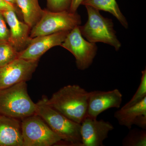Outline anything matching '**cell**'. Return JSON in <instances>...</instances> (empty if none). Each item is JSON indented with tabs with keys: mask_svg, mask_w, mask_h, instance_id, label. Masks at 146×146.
<instances>
[{
	"mask_svg": "<svg viewBox=\"0 0 146 146\" xmlns=\"http://www.w3.org/2000/svg\"><path fill=\"white\" fill-rule=\"evenodd\" d=\"M85 7L88 21L83 26H79L82 36L89 42H102L114 47L116 51L119 50L121 44L116 35L112 20L102 16L96 9L88 5Z\"/></svg>",
	"mask_w": 146,
	"mask_h": 146,
	"instance_id": "277c9868",
	"label": "cell"
},
{
	"mask_svg": "<svg viewBox=\"0 0 146 146\" xmlns=\"http://www.w3.org/2000/svg\"><path fill=\"white\" fill-rule=\"evenodd\" d=\"M46 98L43 96L36 104V115L41 117L62 141L72 146H82L81 124L72 121L50 106L47 104Z\"/></svg>",
	"mask_w": 146,
	"mask_h": 146,
	"instance_id": "3957f363",
	"label": "cell"
},
{
	"mask_svg": "<svg viewBox=\"0 0 146 146\" xmlns=\"http://www.w3.org/2000/svg\"><path fill=\"white\" fill-rule=\"evenodd\" d=\"M23 146L56 145L62 141L41 117L33 115L22 119Z\"/></svg>",
	"mask_w": 146,
	"mask_h": 146,
	"instance_id": "8992f818",
	"label": "cell"
},
{
	"mask_svg": "<svg viewBox=\"0 0 146 146\" xmlns=\"http://www.w3.org/2000/svg\"><path fill=\"white\" fill-rule=\"evenodd\" d=\"M16 5L21 9L24 22L31 28L40 21L44 13L38 0H16Z\"/></svg>",
	"mask_w": 146,
	"mask_h": 146,
	"instance_id": "9a60e30c",
	"label": "cell"
},
{
	"mask_svg": "<svg viewBox=\"0 0 146 146\" xmlns=\"http://www.w3.org/2000/svg\"><path fill=\"white\" fill-rule=\"evenodd\" d=\"M81 23V17L77 12L44 10L40 21L32 28L30 36L33 38L59 32L70 31Z\"/></svg>",
	"mask_w": 146,
	"mask_h": 146,
	"instance_id": "5b68a950",
	"label": "cell"
},
{
	"mask_svg": "<svg viewBox=\"0 0 146 146\" xmlns=\"http://www.w3.org/2000/svg\"><path fill=\"white\" fill-rule=\"evenodd\" d=\"M70 31L56 33L32 38L27 46L18 53V58L39 60L42 55L53 47L60 46Z\"/></svg>",
	"mask_w": 146,
	"mask_h": 146,
	"instance_id": "9c48e42d",
	"label": "cell"
},
{
	"mask_svg": "<svg viewBox=\"0 0 146 146\" xmlns=\"http://www.w3.org/2000/svg\"><path fill=\"white\" fill-rule=\"evenodd\" d=\"M90 92L77 84L63 86L53 94L47 104L72 121L81 124L87 117Z\"/></svg>",
	"mask_w": 146,
	"mask_h": 146,
	"instance_id": "6da1fadb",
	"label": "cell"
},
{
	"mask_svg": "<svg viewBox=\"0 0 146 146\" xmlns=\"http://www.w3.org/2000/svg\"><path fill=\"white\" fill-rule=\"evenodd\" d=\"M47 5L50 11H69L72 0H47Z\"/></svg>",
	"mask_w": 146,
	"mask_h": 146,
	"instance_id": "ffe728a7",
	"label": "cell"
},
{
	"mask_svg": "<svg viewBox=\"0 0 146 146\" xmlns=\"http://www.w3.org/2000/svg\"><path fill=\"white\" fill-rule=\"evenodd\" d=\"M1 11L9 27V42L20 52L27 46L31 40L30 34L31 28L18 19L15 10Z\"/></svg>",
	"mask_w": 146,
	"mask_h": 146,
	"instance_id": "7c38bea8",
	"label": "cell"
},
{
	"mask_svg": "<svg viewBox=\"0 0 146 146\" xmlns=\"http://www.w3.org/2000/svg\"><path fill=\"white\" fill-rule=\"evenodd\" d=\"M143 115H146V97L132 106L117 110L114 117L120 125L131 129L137 118Z\"/></svg>",
	"mask_w": 146,
	"mask_h": 146,
	"instance_id": "5bb4252c",
	"label": "cell"
},
{
	"mask_svg": "<svg viewBox=\"0 0 146 146\" xmlns=\"http://www.w3.org/2000/svg\"><path fill=\"white\" fill-rule=\"evenodd\" d=\"M26 82L0 89V115L22 120L36 114V104L29 96Z\"/></svg>",
	"mask_w": 146,
	"mask_h": 146,
	"instance_id": "7a4b0ae2",
	"label": "cell"
},
{
	"mask_svg": "<svg viewBox=\"0 0 146 146\" xmlns=\"http://www.w3.org/2000/svg\"><path fill=\"white\" fill-rule=\"evenodd\" d=\"M0 146H23L20 119L0 115Z\"/></svg>",
	"mask_w": 146,
	"mask_h": 146,
	"instance_id": "4fadbf2b",
	"label": "cell"
},
{
	"mask_svg": "<svg viewBox=\"0 0 146 146\" xmlns=\"http://www.w3.org/2000/svg\"><path fill=\"white\" fill-rule=\"evenodd\" d=\"M7 10H13L16 11V7L7 2L5 0H0V11Z\"/></svg>",
	"mask_w": 146,
	"mask_h": 146,
	"instance_id": "603a6c76",
	"label": "cell"
},
{
	"mask_svg": "<svg viewBox=\"0 0 146 146\" xmlns=\"http://www.w3.org/2000/svg\"><path fill=\"white\" fill-rule=\"evenodd\" d=\"M81 5L90 6L99 11L109 12L117 19L124 27L128 28L126 19L121 12L116 0H83Z\"/></svg>",
	"mask_w": 146,
	"mask_h": 146,
	"instance_id": "2e32d148",
	"label": "cell"
},
{
	"mask_svg": "<svg viewBox=\"0 0 146 146\" xmlns=\"http://www.w3.org/2000/svg\"><path fill=\"white\" fill-rule=\"evenodd\" d=\"M9 30L7 26L4 17L0 11V42L9 41Z\"/></svg>",
	"mask_w": 146,
	"mask_h": 146,
	"instance_id": "44dd1931",
	"label": "cell"
},
{
	"mask_svg": "<svg viewBox=\"0 0 146 146\" xmlns=\"http://www.w3.org/2000/svg\"><path fill=\"white\" fill-rule=\"evenodd\" d=\"M6 2L14 6L16 5V0H5ZM16 7V6H15Z\"/></svg>",
	"mask_w": 146,
	"mask_h": 146,
	"instance_id": "d4e9b609",
	"label": "cell"
},
{
	"mask_svg": "<svg viewBox=\"0 0 146 146\" xmlns=\"http://www.w3.org/2000/svg\"><path fill=\"white\" fill-rule=\"evenodd\" d=\"M123 101V95L119 89L108 91L90 92L87 117L97 119L102 112L112 108H119Z\"/></svg>",
	"mask_w": 146,
	"mask_h": 146,
	"instance_id": "8fae6325",
	"label": "cell"
},
{
	"mask_svg": "<svg viewBox=\"0 0 146 146\" xmlns=\"http://www.w3.org/2000/svg\"><path fill=\"white\" fill-rule=\"evenodd\" d=\"M83 0H72L69 11L71 13H76L80 5H81Z\"/></svg>",
	"mask_w": 146,
	"mask_h": 146,
	"instance_id": "cb8c5ba5",
	"label": "cell"
},
{
	"mask_svg": "<svg viewBox=\"0 0 146 146\" xmlns=\"http://www.w3.org/2000/svg\"><path fill=\"white\" fill-rule=\"evenodd\" d=\"M134 125L138 126L143 129H146V115H140L135 121Z\"/></svg>",
	"mask_w": 146,
	"mask_h": 146,
	"instance_id": "7402d4cb",
	"label": "cell"
},
{
	"mask_svg": "<svg viewBox=\"0 0 146 146\" xmlns=\"http://www.w3.org/2000/svg\"><path fill=\"white\" fill-rule=\"evenodd\" d=\"M146 129H132L124 138L122 145L124 146H146Z\"/></svg>",
	"mask_w": 146,
	"mask_h": 146,
	"instance_id": "ac0fdd59",
	"label": "cell"
},
{
	"mask_svg": "<svg viewBox=\"0 0 146 146\" xmlns=\"http://www.w3.org/2000/svg\"><path fill=\"white\" fill-rule=\"evenodd\" d=\"M114 129L109 121L86 117L81 123L82 146H102L109 132Z\"/></svg>",
	"mask_w": 146,
	"mask_h": 146,
	"instance_id": "30bf717a",
	"label": "cell"
},
{
	"mask_svg": "<svg viewBox=\"0 0 146 146\" xmlns=\"http://www.w3.org/2000/svg\"><path fill=\"white\" fill-rule=\"evenodd\" d=\"M146 97V70L142 71V76L140 85L135 94L130 100L125 104L122 108H127L141 101Z\"/></svg>",
	"mask_w": 146,
	"mask_h": 146,
	"instance_id": "d6986e66",
	"label": "cell"
},
{
	"mask_svg": "<svg viewBox=\"0 0 146 146\" xmlns=\"http://www.w3.org/2000/svg\"><path fill=\"white\" fill-rule=\"evenodd\" d=\"M60 46L74 56L77 68L81 70H86L91 66L98 50L96 43L84 39L79 26L69 32Z\"/></svg>",
	"mask_w": 146,
	"mask_h": 146,
	"instance_id": "52a82bcc",
	"label": "cell"
},
{
	"mask_svg": "<svg viewBox=\"0 0 146 146\" xmlns=\"http://www.w3.org/2000/svg\"><path fill=\"white\" fill-rule=\"evenodd\" d=\"M39 60L17 58L0 67V89L29 80L36 70Z\"/></svg>",
	"mask_w": 146,
	"mask_h": 146,
	"instance_id": "ba28073f",
	"label": "cell"
},
{
	"mask_svg": "<svg viewBox=\"0 0 146 146\" xmlns=\"http://www.w3.org/2000/svg\"><path fill=\"white\" fill-rule=\"evenodd\" d=\"M18 53L9 41L0 42V67L18 58Z\"/></svg>",
	"mask_w": 146,
	"mask_h": 146,
	"instance_id": "e0dca14e",
	"label": "cell"
}]
</instances>
